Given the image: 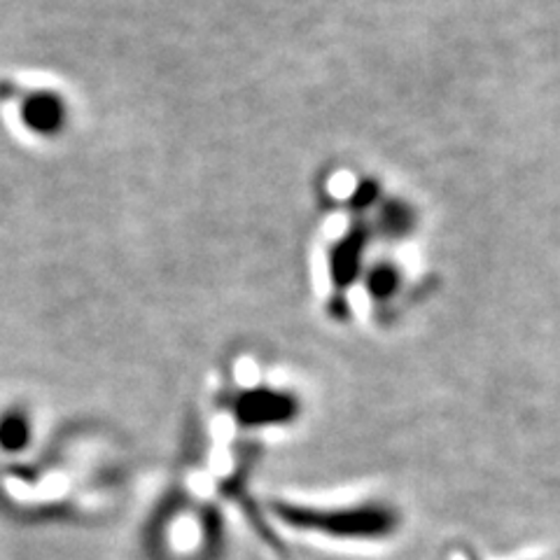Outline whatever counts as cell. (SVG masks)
<instances>
[{
    "label": "cell",
    "mask_w": 560,
    "mask_h": 560,
    "mask_svg": "<svg viewBox=\"0 0 560 560\" xmlns=\"http://www.w3.org/2000/svg\"><path fill=\"white\" fill-rule=\"evenodd\" d=\"M276 512L294 528L315 530L329 537L376 539L395 530V512L388 506H355V510H311L300 504H278Z\"/></svg>",
    "instance_id": "cell-1"
},
{
    "label": "cell",
    "mask_w": 560,
    "mask_h": 560,
    "mask_svg": "<svg viewBox=\"0 0 560 560\" xmlns=\"http://www.w3.org/2000/svg\"><path fill=\"white\" fill-rule=\"evenodd\" d=\"M238 418L245 425H269L283 423V420L294 416V401L280 393L271 390H255L241 397L238 401Z\"/></svg>",
    "instance_id": "cell-2"
},
{
    "label": "cell",
    "mask_w": 560,
    "mask_h": 560,
    "mask_svg": "<svg viewBox=\"0 0 560 560\" xmlns=\"http://www.w3.org/2000/svg\"><path fill=\"white\" fill-rule=\"evenodd\" d=\"M24 125L38 136H55L66 125V103L55 92H35L22 105Z\"/></svg>",
    "instance_id": "cell-3"
},
{
    "label": "cell",
    "mask_w": 560,
    "mask_h": 560,
    "mask_svg": "<svg viewBox=\"0 0 560 560\" xmlns=\"http://www.w3.org/2000/svg\"><path fill=\"white\" fill-rule=\"evenodd\" d=\"M31 440V423L22 411H8L0 418V448L22 451Z\"/></svg>",
    "instance_id": "cell-4"
},
{
    "label": "cell",
    "mask_w": 560,
    "mask_h": 560,
    "mask_svg": "<svg viewBox=\"0 0 560 560\" xmlns=\"http://www.w3.org/2000/svg\"><path fill=\"white\" fill-rule=\"evenodd\" d=\"M397 288V273L388 267H378L372 276H370V290L376 296H388L393 294Z\"/></svg>",
    "instance_id": "cell-5"
}]
</instances>
